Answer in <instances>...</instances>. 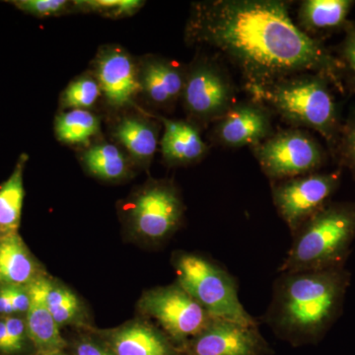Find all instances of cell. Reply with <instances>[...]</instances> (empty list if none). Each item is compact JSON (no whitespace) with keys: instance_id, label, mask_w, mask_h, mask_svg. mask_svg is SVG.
I'll return each mask as SVG.
<instances>
[{"instance_id":"obj_4","label":"cell","mask_w":355,"mask_h":355,"mask_svg":"<svg viewBox=\"0 0 355 355\" xmlns=\"http://www.w3.org/2000/svg\"><path fill=\"white\" fill-rule=\"evenodd\" d=\"M292 235L280 273L343 268L355 240V202H329Z\"/></svg>"},{"instance_id":"obj_11","label":"cell","mask_w":355,"mask_h":355,"mask_svg":"<svg viewBox=\"0 0 355 355\" xmlns=\"http://www.w3.org/2000/svg\"><path fill=\"white\" fill-rule=\"evenodd\" d=\"M186 355H270L258 327L214 319L184 347Z\"/></svg>"},{"instance_id":"obj_32","label":"cell","mask_w":355,"mask_h":355,"mask_svg":"<svg viewBox=\"0 0 355 355\" xmlns=\"http://www.w3.org/2000/svg\"><path fill=\"white\" fill-rule=\"evenodd\" d=\"M76 355H116L108 347H103L91 340H83L76 345Z\"/></svg>"},{"instance_id":"obj_1","label":"cell","mask_w":355,"mask_h":355,"mask_svg":"<svg viewBox=\"0 0 355 355\" xmlns=\"http://www.w3.org/2000/svg\"><path fill=\"white\" fill-rule=\"evenodd\" d=\"M291 1L211 0L191 9L186 37L216 50L239 70L246 85L261 87L294 76L321 74L343 90V62L292 20Z\"/></svg>"},{"instance_id":"obj_30","label":"cell","mask_w":355,"mask_h":355,"mask_svg":"<svg viewBox=\"0 0 355 355\" xmlns=\"http://www.w3.org/2000/svg\"><path fill=\"white\" fill-rule=\"evenodd\" d=\"M7 335H8L10 354H18L24 349L26 343L29 340L26 320L17 315L4 318Z\"/></svg>"},{"instance_id":"obj_19","label":"cell","mask_w":355,"mask_h":355,"mask_svg":"<svg viewBox=\"0 0 355 355\" xmlns=\"http://www.w3.org/2000/svg\"><path fill=\"white\" fill-rule=\"evenodd\" d=\"M114 139L140 165H150L157 151L159 128L144 116H125L114 128Z\"/></svg>"},{"instance_id":"obj_12","label":"cell","mask_w":355,"mask_h":355,"mask_svg":"<svg viewBox=\"0 0 355 355\" xmlns=\"http://www.w3.org/2000/svg\"><path fill=\"white\" fill-rule=\"evenodd\" d=\"M272 116L270 110L260 102L253 99L237 102L214 123V139L226 148H253L275 133Z\"/></svg>"},{"instance_id":"obj_20","label":"cell","mask_w":355,"mask_h":355,"mask_svg":"<svg viewBox=\"0 0 355 355\" xmlns=\"http://www.w3.org/2000/svg\"><path fill=\"white\" fill-rule=\"evenodd\" d=\"M36 277V265L20 236L0 238V286H26Z\"/></svg>"},{"instance_id":"obj_10","label":"cell","mask_w":355,"mask_h":355,"mask_svg":"<svg viewBox=\"0 0 355 355\" xmlns=\"http://www.w3.org/2000/svg\"><path fill=\"white\" fill-rule=\"evenodd\" d=\"M184 205L174 184L166 181L147 184L135 198L130 219L135 232L150 241H161L181 224Z\"/></svg>"},{"instance_id":"obj_27","label":"cell","mask_w":355,"mask_h":355,"mask_svg":"<svg viewBox=\"0 0 355 355\" xmlns=\"http://www.w3.org/2000/svg\"><path fill=\"white\" fill-rule=\"evenodd\" d=\"M334 154L355 179V110L343 123Z\"/></svg>"},{"instance_id":"obj_35","label":"cell","mask_w":355,"mask_h":355,"mask_svg":"<svg viewBox=\"0 0 355 355\" xmlns=\"http://www.w3.org/2000/svg\"><path fill=\"white\" fill-rule=\"evenodd\" d=\"M51 355H67V354H64V352H58V354H51Z\"/></svg>"},{"instance_id":"obj_14","label":"cell","mask_w":355,"mask_h":355,"mask_svg":"<svg viewBox=\"0 0 355 355\" xmlns=\"http://www.w3.org/2000/svg\"><path fill=\"white\" fill-rule=\"evenodd\" d=\"M186 71L167 58L148 55L139 65L142 94L157 108H173L183 94Z\"/></svg>"},{"instance_id":"obj_31","label":"cell","mask_w":355,"mask_h":355,"mask_svg":"<svg viewBox=\"0 0 355 355\" xmlns=\"http://www.w3.org/2000/svg\"><path fill=\"white\" fill-rule=\"evenodd\" d=\"M10 297L11 305H12L14 315L27 314L31 304V297L27 286H6Z\"/></svg>"},{"instance_id":"obj_2","label":"cell","mask_w":355,"mask_h":355,"mask_svg":"<svg viewBox=\"0 0 355 355\" xmlns=\"http://www.w3.org/2000/svg\"><path fill=\"white\" fill-rule=\"evenodd\" d=\"M349 284L345 266L280 273L266 322L292 345H315L342 315Z\"/></svg>"},{"instance_id":"obj_26","label":"cell","mask_w":355,"mask_h":355,"mask_svg":"<svg viewBox=\"0 0 355 355\" xmlns=\"http://www.w3.org/2000/svg\"><path fill=\"white\" fill-rule=\"evenodd\" d=\"M81 10L101 13L109 17H125L139 10L146 2L140 0H86L73 2Z\"/></svg>"},{"instance_id":"obj_33","label":"cell","mask_w":355,"mask_h":355,"mask_svg":"<svg viewBox=\"0 0 355 355\" xmlns=\"http://www.w3.org/2000/svg\"><path fill=\"white\" fill-rule=\"evenodd\" d=\"M13 308L6 286L0 287V317L13 316Z\"/></svg>"},{"instance_id":"obj_24","label":"cell","mask_w":355,"mask_h":355,"mask_svg":"<svg viewBox=\"0 0 355 355\" xmlns=\"http://www.w3.org/2000/svg\"><path fill=\"white\" fill-rule=\"evenodd\" d=\"M101 89L95 77L83 76L72 81L62 92L60 102L65 109L87 110L94 106L101 96Z\"/></svg>"},{"instance_id":"obj_7","label":"cell","mask_w":355,"mask_h":355,"mask_svg":"<svg viewBox=\"0 0 355 355\" xmlns=\"http://www.w3.org/2000/svg\"><path fill=\"white\" fill-rule=\"evenodd\" d=\"M251 150L272 183L319 172L327 162L326 150L319 140L302 128L275 132Z\"/></svg>"},{"instance_id":"obj_21","label":"cell","mask_w":355,"mask_h":355,"mask_svg":"<svg viewBox=\"0 0 355 355\" xmlns=\"http://www.w3.org/2000/svg\"><path fill=\"white\" fill-rule=\"evenodd\" d=\"M28 156L21 154L12 174L0 187V238L18 234L23 202H24V170Z\"/></svg>"},{"instance_id":"obj_15","label":"cell","mask_w":355,"mask_h":355,"mask_svg":"<svg viewBox=\"0 0 355 355\" xmlns=\"http://www.w3.org/2000/svg\"><path fill=\"white\" fill-rule=\"evenodd\" d=\"M50 280L37 277L27 286L31 304L26 314L28 336L41 355L62 352L67 343L46 305V295Z\"/></svg>"},{"instance_id":"obj_13","label":"cell","mask_w":355,"mask_h":355,"mask_svg":"<svg viewBox=\"0 0 355 355\" xmlns=\"http://www.w3.org/2000/svg\"><path fill=\"white\" fill-rule=\"evenodd\" d=\"M95 78L110 106L125 108L139 93V65L130 53L116 46L103 48L95 60Z\"/></svg>"},{"instance_id":"obj_16","label":"cell","mask_w":355,"mask_h":355,"mask_svg":"<svg viewBox=\"0 0 355 355\" xmlns=\"http://www.w3.org/2000/svg\"><path fill=\"white\" fill-rule=\"evenodd\" d=\"M160 121L164 125L160 146L166 163L172 166L191 165L207 155L209 147L202 139V128L188 120L160 116Z\"/></svg>"},{"instance_id":"obj_17","label":"cell","mask_w":355,"mask_h":355,"mask_svg":"<svg viewBox=\"0 0 355 355\" xmlns=\"http://www.w3.org/2000/svg\"><path fill=\"white\" fill-rule=\"evenodd\" d=\"M354 4V0H303L296 25L311 38L322 41L323 35L343 31Z\"/></svg>"},{"instance_id":"obj_5","label":"cell","mask_w":355,"mask_h":355,"mask_svg":"<svg viewBox=\"0 0 355 355\" xmlns=\"http://www.w3.org/2000/svg\"><path fill=\"white\" fill-rule=\"evenodd\" d=\"M178 284L214 319L257 327L239 299L236 280L222 266L195 254L175 258Z\"/></svg>"},{"instance_id":"obj_9","label":"cell","mask_w":355,"mask_h":355,"mask_svg":"<svg viewBox=\"0 0 355 355\" xmlns=\"http://www.w3.org/2000/svg\"><path fill=\"white\" fill-rule=\"evenodd\" d=\"M139 306L144 314L157 321L170 340L184 347L214 320L178 284L146 292Z\"/></svg>"},{"instance_id":"obj_23","label":"cell","mask_w":355,"mask_h":355,"mask_svg":"<svg viewBox=\"0 0 355 355\" xmlns=\"http://www.w3.org/2000/svg\"><path fill=\"white\" fill-rule=\"evenodd\" d=\"M99 130V120L87 110H69L55 118V135L64 144H87Z\"/></svg>"},{"instance_id":"obj_6","label":"cell","mask_w":355,"mask_h":355,"mask_svg":"<svg viewBox=\"0 0 355 355\" xmlns=\"http://www.w3.org/2000/svg\"><path fill=\"white\" fill-rule=\"evenodd\" d=\"M181 99L188 121L200 128L207 127L237 103L234 81L220 60L202 55L187 69Z\"/></svg>"},{"instance_id":"obj_8","label":"cell","mask_w":355,"mask_h":355,"mask_svg":"<svg viewBox=\"0 0 355 355\" xmlns=\"http://www.w3.org/2000/svg\"><path fill=\"white\" fill-rule=\"evenodd\" d=\"M340 181V171H319L272 183L273 205L292 234L331 202Z\"/></svg>"},{"instance_id":"obj_3","label":"cell","mask_w":355,"mask_h":355,"mask_svg":"<svg viewBox=\"0 0 355 355\" xmlns=\"http://www.w3.org/2000/svg\"><path fill=\"white\" fill-rule=\"evenodd\" d=\"M331 86L321 74L304 72L261 87H245L251 99L277 114L289 128L312 130L335 151L343 123Z\"/></svg>"},{"instance_id":"obj_34","label":"cell","mask_w":355,"mask_h":355,"mask_svg":"<svg viewBox=\"0 0 355 355\" xmlns=\"http://www.w3.org/2000/svg\"><path fill=\"white\" fill-rule=\"evenodd\" d=\"M0 352L4 354H10L8 335L4 318H0Z\"/></svg>"},{"instance_id":"obj_25","label":"cell","mask_w":355,"mask_h":355,"mask_svg":"<svg viewBox=\"0 0 355 355\" xmlns=\"http://www.w3.org/2000/svg\"><path fill=\"white\" fill-rule=\"evenodd\" d=\"M46 305L58 327L65 326L76 320L79 312L76 296L69 289L49 282L46 295Z\"/></svg>"},{"instance_id":"obj_28","label":"cell","mask_w":355,"mask_h":355,"mask_svg":"<svg viewBox=\"0 0 355 355\" xmlns=\"http://www.w3.org/2000/svg\"><path fill=\"white\" fill-rule=\"evenodd\" d=\"M11 3L23 12L38 17L60 15L67 12L70 6L67 0H16Z\"/></svg>"},{"instance_id":"obj_29","label":"cell","mask_w":355,"mask_h":355,"mask_svg":"<svg viewBox=\"0 0 355 355\" xmlns=\"http://www.w3.org/2000/svg\"><path fill=\"white\" fill-rule=\"evenodd\" d=\"M343 32L345 37L336 55L345 65L347 73L355 79V23L349 21Z\"/></svg>"},{"instance_id":"obj_22","label":"cell","mask_w":355,"mask_h":355,"mask_svg":"<svg viewBox=\"0 0 355 355\" xmlns=\"http://www.w3.org/2000/svg\"><path fill=\"white\" fill-rule=\"evenodd\" d=\"M83 163L91 174L106 181H118L127 176V156L119 147L111 144H100L90 147L83 154Z\"/></svg>"},{"instance_id":"obj_18","label":"cell","mask_w":355,"mask_h":355,"mask_svg":"<svg viewBox=\"0 0 355 355\" xmlns=\"http://www.w3.org/2000/svg\"><path fill=\"white\" fill-rule=\"evenodd\" d=\"M108 347L116 355H180L171 340L148 324H127L110 334Z\"/></svg>"}]
</instances>
